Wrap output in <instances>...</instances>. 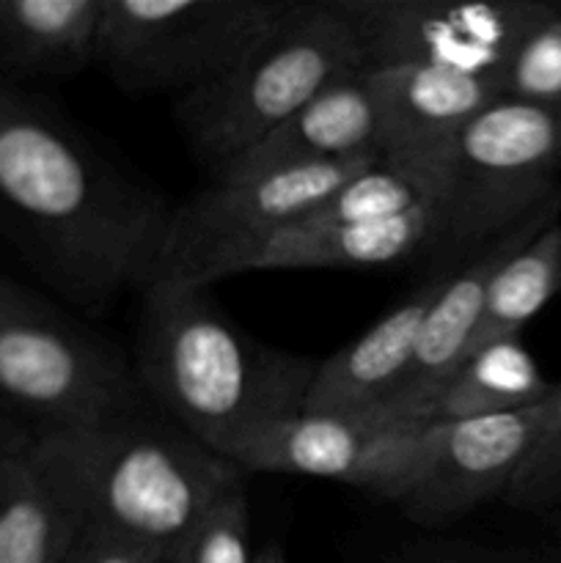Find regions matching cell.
I'll list each match as a JSON object with an SVG mask.
<instances>
[{"label": "cell", "instance_id": "cell-1", "mask_svg": "<svg viewBox=\"0 0 561 563\" xmlns=\"http://www.w3.org/2000/svg\"><path fill=\"white\" fill-rule=\"evenodd\" d=\"M170 203L53 102L0 77V242L86 313L146 289Z\"/></svg>", "mask_w": 561, "mask_h": 563}, {"label": "cell", "instance_id": "cell-2", "mask_svg": "<svg viewBox=\"0 0 561 563\" xmlns=\"http://www.w3.org/2000/svg\"><path fill=\"white\" fill-rule=\"evenodd\" d=\"M141 295L138 383L193 440L231 460L248 438L300 416L319 361L248 335L207 289L152 284Z\"/></svg>", "mask_w": 561, "mask_h": 563}, {"label": "cell", "instance_id": "cell-3", "mask_svg": "<svg viewBox=\"0 0 561 563\" xmlns=\"http://www.w3.org/2000/svg\"><path fill=\"white\" fill-rule=\"evenodd\" d=\"M358 69H366L361 47L330 0H289L284 16L223 75L174 99V121L187 152L215 179Z\"/></svg>", "mask_w": 561, "mask_h": 563}, {"label": "cell", "instance_id": "cell-4", "mask_svg": "<svg viewBox=\"0 0 561 563\" xmlns=\"http://www.w3.org/2000/svg\"><path fill=\"white\" fill-rule=\"evenodd\" d=\"M88 517L97 526L174 555L196 522L245 473L193 440L154 405L77 432Z\"/></svg>", "mask_w": 561, "mask_h": 563}, {"label": "cell", "instance_id": "cell-5", "mask_svg": "<svg viewBox=\"0 0 561 563\" xmlns=\"http://www.w3.org/2000/svg\"><path fill=\"white\" fill-rule=\"evenodd\" d=\"M146 405L121 350L0 273V407L11 418L86 432Z\"/></svg>", "mask_w": 561, "mask_h": 563}, {"label": "cell", "instance_id": "cell-6", "mask_svg": "<svg viewBox=\"0 0 561 563\" xmlns=\"http://www.w3.org/2000/svg\"><path fill=\"white\" fill-rule=\"evenodd\" d=\"M289 0H105L97 66L135 97L179 99L223 75Z\"/></svg>", "mask_w": 561, "mask_h": 563}, {"label": "cell", "instance_id": "cell-7", "mask_svg": "<svg viewBox=\"0 0 561 563\" xmlns=\"http://www.w3.org/2000/svg\"><path fill=\"white\" fill-rule=\"evenodd\" d=\"M561 113L495 99L449 148L446 240L438 256L476 253L561 190Z\"/></svg>", "mask_w": 561, "mask_h": 563}, {"label": "cell", "instance_id": "cell-8", "mask_svg": "<svg viewBox=\"0 0 561 563\" xmlns=\"http://www.w3.org/2000/svg\"><path fill=\"white\" fill-rule=\"evenodd\" d=\"M372 163L374 159H358L212 179L201 192L170 209L148 286H215L231 258L306 218L330 192Z\"/></svg>", "mask_w": 561, "mask_h": 563}, {"label": "cell", "instance_id": "cell-9", "mask_svg": "<svg viewBox=\"0 0 561 563\" xmlns=\"http://www.w3.org/2000/svg\"><path fill=\"white\" fill-rule=\"evenodd\" d=\"M366 69L435 66L495 86L512 49L553 9L542 0H330Z\"/></svg>", "mask_w": 561, "mask_h": 563}, {"label": "cell", "instance_id": "cell-10", "mask_svg": "<svg viewBox=\"0 0 561 563\" xmlns=\"http://www.w3.org/2000/svg\"><path fill=\"white\" fill-rule=\"evenodd\" d=\"M544 405L504 416L424 427L416 467L394 498L396 509L418 528H446L487 504H504L512 482L526 465Z\"/></svg>", "mask_w": 561, "mask_h": 563}, {"label": "cell", "instance_id": "cell-11", "mask_svg": "<svg viewBox=\"0 0 561 563\" xmlns=\"http://www.w3.org/2000/svg\"><path fill=\"white\" fill-rule=\"evenodd\" d=\"M88 517L72 429L0 421V563H64Z\"/></svg>", "mask_w": 561, "mask_h": 563}, {"label": "cell", "instance_id": "cell-12", "mask_svg": "<svg viewBox=\"0 0 561 563\" xmlns=\"http://www.w3.org/2000/svg\"><path fill=\"white\" fill-rule=\"evenodd\" d=\"M421 423L300 412L248 438L231 454L242 473H284L369 489L391 500L416 467Z\"/></svg>", "mask_w": 561, "mask_h": 563}, {"label": "cell", "instance_id": "cell-13", "mask_svg": "<svg viewBox=\"0 0 561 563\" xmlns=\"http://www.w3.org/2000/svg\"><path fill=\"white\" fill-rule=\"evenodd\" d=\"M556 220H561V190L550 201H544L537 212L528 214L522 223H517L515 229H509L498 240L487 242L476 253H471V258L460 269H451L446 275L443 286H440L438 297H435L432 308L424 319L416 355H413L405 383L399 385L394 399L383 410L363 418L396 421L416 405H421L460 366L462 357L468 355L473 333H476L479 317H482L484 300H487V289L493 284L495 273L522 245H528L539 231H544Z\"/></svg>", "mask_w": 561, "mask_h": 563}, {"label": "cell", "instance_id": "cell-14", "mask_svg": "<svg viewBox=\"0 0 561 563\" xmlns=\"http://www.w3.org/2000/svg\"><path fill=\"white\" fill-rule=\"evenodd\" d=\"M446 240L443 201L424 203L399 218L358 225L302 229L286 225L270 240L240 253L218 280L258 269H372L396 267L418 256H438Z\"/></svg>", "mask_w": 561, "mask_h": 563}, {"label": "cell", "instance_id": "cell-15", "mask_svg": "<svg viewBox=\"0 0 561 563\" xmlns=\"http://www.w3.org/2000/svg\"><path fill=\"white\" fill-rule=\"evenodd\" d=\"M449 273L451 267L435 269L366 333L319 361L302 412L363 418L383 410L410 372L424 319Z\"/></svg>", "mask_w": 561, "mask_h": 563}, {"label": "cell", "instance_id": "cell-16", "mask_svg": "<svg viewBox=\"0 0 561 563\" xmlns=\"http://www.w3.org/2000/svg\"><path fill=\"white\" fill-rule=\"evenodd\" d=\"M385 157L369 69L339 77L215 179Z\"/></svg>", "mask_w": 561, "mask_h": 563}, {"label": "cell", "instance_id": "cell-17", "mask_svg": "<svg viewBox=\"0 0 561 563\" xmlns=\"http://www.w3.org/2000/svg\"><path fill=\"white\" fill-rule=\"evenodd\" d=\"M385 154L440 152L498 99L490 80L435 66L369 69Z\"/></svg>", "mask_w": 561, "mask_h": 563}, {"label": "cell", "instance_id": "cell-18", "mask_svg": "<svg viewBox=\"0 0 561 563\" xmlns=\"http://www.w3.org/2000/svg\"><path fill=\"white\" fill-rule=\"evenodd\" d=\"M105 0H0V77L64 80L97 66Z\"/></svg>", "mask_w": 561, "mask_h": 563}, {"label": "cell", "instance_id": "cell-19", "mask_svg": "<svg viewBox=\"0 0 561 563\" xmlns=\"http://www.w3.org/2000/svg\"><path fill=\"white\" fill-rule=\"evenodd\" d=\"M556 385L539 372L520 339H504L473 350L421 405L399 423H451L528 410L553 396Z\"/></svg>", "mask_w": 561, "mask_h": 563}, {"label": "cell", "instance_id": "cell-20", "mask_svg": "<svg viewBox=\"0 0 561 563\" xmlns=\"http://www.w3.org/2000/svg\"><path fill=\"white\" fill-rule=\"evenodd\" d=\"M449 148L385 154L292 225L322 229V225L380 223L424 203L446 201Z\"/></svg>", "mask_w": 561, "mask_h": 563}, {"label": "cell", "instance_id": "cell-21", "mask_svg": "<svg viewBox=\"0 0 561 563\" xmlns=\"http://www.w3.org/2000/svg\"><path fill=\"white\" fill-rule=\"evenodd\" d=\"M561 291V220L539 231L495 273L468 355L479 346L520 339V330ZM465 355V357H468ZM462 357V361H465Z\"/></svg>", "mask_w": 561, "mask_h": 563}, {"label": "cell", "instance_id": "cell-22", "mask_svg": "<svg viewBox=\"0 0 561 563\" xmlns=\"http://www.w3.org/2000/svg\"><path fill=\"white\" fill-rule=\"evenodd\" d=\"M495 91L498 99L561 113V3L517 42Z\"/></svg>", "mask_w": 561, "mask_h": 563}, {"label": "cell", "instance_id": "cell-23", "mask_svg": "<svg viewBox=\"0 0 561 563\" xmlns=\"http://www.w3.org/2000/svg\"><path fill=\"white\" fill-rule=\"evenodd\" d=\"M251 511L245 484L229 489L201 520L185 542L174 550L170 563H253Z\"/></svg>", "mask_w": 561, "mask_h": 563}, {"label": "cell", "instance_id": "cell-24", "mask_svg": "<svg viewBox=\"0 0 561 563\" xmlns=\"http://www.w3.org/2000/svg\"><path fill=\"white\" fill-rule=\"evenodd\" d=\"M504 506L520 511L561 509V385L544 405V421L526 465L506 493Z\"/></svg>", "mask_w": 561, "mask_h": 563}, {"label": "cell", "instance_id": "cell-25", "mask_svg": "<svg viewBox=\"0 0 561 563\" xmlns=\"http://www.w3.org/2000/svg\"><path fill=\"white\" fill-rule=\"evenodd\" d=\"M385 563H561V544L553 548H490L460 539H424L391 553Z\"/></svg>", "mask_w": 561, "mask_h": 563}, {"label": "cell", "instance_id": "cell-26", "mask_svg": "<svg viewBox=\"0 0 561 563\" xmlns=\"http://www.w3.org/2000/svg\"><path fill=\"white\" fill-rule=\"evenodd\" d=\"M64 563H168V555L157 548L119 537L97 522H88Z\"/></svg>", "mask_w": 561, "mask_h": 563}, {"label": "cell", "instance_id": "cell-27", "mask_svg": "<svg viewBox=\"0 0 561 563\" xmlns=\"http://www.w3.org/2000/svg\"><path fill=\"white\" fill-rule=\"evenodd\" d=\"M253 563H286L284 548H280L278 542H267L262 550H256Z\"/></svg>", "mask_w": 561, "mask_h": 563}, {"label": "cell", "instance_id": "cell-28", "mask_svg": "<svg viewBox=\"0 0 561 563\" xmlns=\"http://www.w3.org/2000/svg\"><path fill=\"white\" fill-rule=\"evenodd\" d=\"M168 563H170V561H168Z\"/></svg>", "mask_w": 561, "mask_h": 563}]
</instances>
